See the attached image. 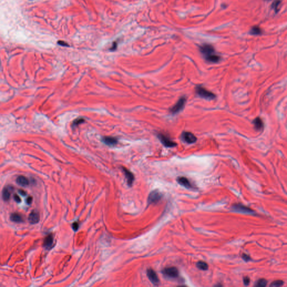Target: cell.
<instances>
[{
	"label": "cell",
	"instance_id": "obj_1",
	"mask_svg": "<svg viewBox=\"0 0 287 287\" xmlns=\"http://www.w3.org/2000/svg\"><path fill=\"white\" fill-rule=\"evenodd\" d=\"M200 51L207 62L217 63L220 60L219 56L215 53L214 47L209 44H203L200 48Z\"/></svg>",
	"mask_w": 287,
	"mask_h": 287
},
{
	"label": "cell",
	"instance_id": "obj_2",
	"mask_svg": "<svg viewBox=\"0 0 287 287\" xmlns=\"http://www.w3.org/2000/svg\"><path fill=\"white\" fill-rule=\"evenodd\" d=\"M195 91L196 94L203 99L207 100H213L215 98V95L213 93L207 91L203 87L197 86L195 88Z\"/></svg>",
	"mask_w": 287,
	"mask_h": 287
},
{
	"label": "cell",
	"instance_id": "obj_3",
	"mask_svg": "<svg viewBox=\"0 0 287 287\" xmlns=\"http://www.w3.org/2000/svg\"><path fill=\"white\" fill-rule=\"evenodd\" d=\"M158 137L164 146L168 148H173L177 145V144L171 140V138L166 135L159 134Z\"/></svg>",
	"mask_w": 287,
	"mask_h": 287
},
{
	"label": "cell",
	"instance_id": "obj_4",
	"mask_svg": "<svg viewBox=\"0 0 287 287\" xmlns=\"http://www.w3.org/2000/svg\"><path fill=\"white\" fill-rule=\"evenodd\" d=\"M162 273L164 276L171 279L177 278L179 275L178 269L175 267L166 268L164 269Z\"/></svg>",
	"mask_w": 287,
	"mask_h": 287
},
{
	"label": "cell",
	"instance_id": "obj_5",
	"mask_svg": "<svg viewBox=\"0 0 287 287\" xmlns=\"http://www.w3.org/2000/svg\"><path fill=\"white\" fill-rule=\"evenodd\" d=\"M186 102V99L185 97H182L176 103L173 107H172L170 109V112L172 114H176L180 112L184 108Z\"/></svg>",
	"mask_w": 287,
	"mask_h": 287
},
{
	"label": "cell",
	"instance_id": "obj_6",
	"mask_svg": "<svg viewBox=\"0 0 287 287\" xmlns=\"http://www.w3.org/2000/svg\"><path fill=\"white\" fill-rule=\"evenodd\" d=\"M232 210L234 211V212H237V213L247 214H253L254 213V211L250 208L244 206V205L239 204V203L234 205L233 206Z\"/></svg>",
	"mask_w": 287,
	"mask_h": 287
},
{
	"label": "cell",
	"instance_id": "obj_7",
	"mask_svg": "<svg viewBox=\"0 0 287 287\" xmlns=\"http://www.w3.org/2000/svg\"><path fill=\"white\" fill-rule=\"evenodd\" d=\"M181 138L187 144H193L197 140L196 136L190 132H183L181 135Z\"/></svg>",
	"mask_w": 287,
	"mask_h": 287
},
{
	"label": "cell",
	"instance_id": "obj_8",
	"mask_svg": "<svg viewBox=\"0 0 287 287\" xmlns=\"http://www.w3.org/2000/svg\"><path fill=\"white\" fill-rule=\"evenodd\" d=\"M162 198V194L158 191H154L149 194L148 202L150 203H155L158 202Z\"/></svg>",
	"mask_w": 287,
	"mask_h": 287
},
{
	"label": "cell",
	"instance_id": "obj_9",
	"mask_svg": "<svg viewBox=\"0 0 287 287\" xmlns=\"http://www.w3.org/2000/svg\"><path fill=\"white\" fill-rule=\"evenodd\" d=\"M147 275L149 278V280L154 285H157L159 283V280L158 276L153 269H149L147 270Z\"/></svg>",
	"mask_w": 287,
	"mask_h": 287
},
{
	"label": "cell",
	"instance_id": "obj_10",
	"mask_svg": "<svg viewBox=\"0 0 287 287\" xmlns=\"http://www.w3.org/2000/svg\"><path fill=\"white\" fill-rule=\"evenodd\" d=\"M53 236L52 234H49L47 236L45 237L44 240L43 246L44 247L48 250L50 249L53 244Z\"/></svg>",
	"mask_w": 287,
	"mask_h": 287
},
{
	"label": "cell",
	"instance_id": "obj_11",
	"mask_svg": "<svg viewBox=\"0 0 287 287\" xmlns=\"http://www.w3.org/2000/svg\"><path fill=\"white\" fill-rule=\"evenodd\" d=\"M12 190L13 187L11 186H7L4 188L2 191V197L5 201H7L10 200Z\"/></svg>",
	"mask_w": 287,
	"mask_h": 287
},
{
	"label": "cell",
	"instance_id": "obj_12",
	"mask_svg": "<svg viewBox=\"0 0 287 287\" xmlns=\"http://www.w3.org/2000/svg\"><path fill=\"white\" fill-rule=\"evenodd\" d=\"M29 221L31 224H36L39 221L40 219V216L38 212L36 211H33L30 214H29V217H28Z\"/></svg>",
	"mask_w": 287,
	"mask_h": 287
},
{
	"label": "cell",
	"instance_id": "obj_13",
	"mask_svg": "<svg viewBox=\"0 0 287 287\" xmlns=\"http://www.w3.org/2000/svg\"><path fill=\"white\" fill-rule=\"evenodd\" d=\"M102 142H103L107 145L114 146L118 143V140L116 138L112 136H105L102 138Z\"/></svg>",
	"mask_w": 287,
	"mask_h": 287
},
{
	"label": "cell",
	"instance_id": "obj_14",
	"mask_svg": "<svg viewBox=\"0 0 287 287\" xmlns=\"http://www.w3.org/2000/svg\"><path fill=\"white\" fill-rule=\"evenodd\" d=\"M123 171H124V173L125 175V177L127 179L128 185L131 186L132 185L134 181V176L132 172H131L130 171H128L127 169L125 168H123Z\"/></svg>",
	"mask_w": 287,
	"mask_h": 287
},
{
	"label": "cell",
	"instance_id": "obj_15",
	"mask_svg": "<svg viewBox=\"0 0 287 287\" xmlns=\"http://www.w3.org/2000/svg\"><path fill=\"white\" fill-rule=\"evenodd\" d=\"M177 181L179 184L185 187L186 188H190L192 187L189 180L184 177H181L178 178Z\"/></svg>",
	"mask_w": 287,
	"mask_h": 287
},
{
	"label": "cell",
	"instance_id": "obj_16",
	"mask_svg": "<svg viewBox=\"0 0 287 287\" xmlns=\"http://www.w3.org/2000/svg\"><path fill=\"white\" fill-rule=\"evenodd\" d=\"M253 124L254 125L255 128L256 130L260 131L264 128V122L261 120V118L257 117L253 121Z\"/></svg>",
	"mask_w": 287,
	"mask_h": 287
},
{
	"label": "cell",
	"instance_id": "obj_17",
	"mask_svg": "<svg viewBox=\"0 0 287 287\" xmlns=\"http://www.w3.org/2000/svg\"><path fill=\"white\" fill-rule=\"evenodd\" d=\"M16 182L19 185L22 186H26L29 185V180L25 176H20L17 178Z\"/></svg>",
	"mask_w": 287,
	"mask_h": 287
},
{
	"label": "cell",
	"instance_id": "obj_18",
	"mask_svg": "<svg viewBox=\"0 0 287 287\" xmlns=\"http://www.w3.org/2000/svg\"><path fill=\"white\" fill-rule=\"evenodd\" d=\"M10 219L12 222H16V223H20L23 221L22 217L21 216V215L19 214L18 213H13L11 215Z\"/></svg>",
	"mask_w": 287,
	"mask_h": 287
},
{
	"label": "cell",
	"instance_id": "obj_19",
	"mask_svg": "<svg viewBox=\"0 0 287 287\" xmlns=\"http://www.w3.org/2000/svg\"><path fill=\"white\" fill-rule=\"evenodd\" d=\"M196 266H197V268H199L200 270H203V271L207 270L208 269V265L205 262L202 261L197 262L196 263Z\"/></svg>",
	"mask_w": 287,
	"mask_h": 287
},
{
	"label": "cell",
	"instance_id": "obj_20",
	"mask_svg": "<svg viewBox=\"0 0 287 287\" xmlns=\"http://www.w3.org/2000/svg\"><path fill=\"white\" fill-rule=\"evenodd\" d=\"M250 33L252 35H259L261 33V30L258 26H254L251 29Z\"/></svg>",
	"mask_w": 287,
	"mask_h": 287
},
{
	"label": "cell",
	"instance_id": "obj_21",
	"mask_svg": "<svg viewBox=\"0 0 287 287\" xmlns=\"http://www.w3.org/2000/svg\"><path fill=\"white\" fill-rule=\"evenodd\" d=\"M267 283H268V282L265 279H259L256 282V286L260 287H266V285H267Z\"/></svg>",
	"mask_w": 287,
	"mask_h": 287
},
{
	"label": "cell",
	"instance_id": "obj_22",
	"mask_svg": "<svg viewBox=\"0 0 287 287\" xmlns=\"http://www.w3.org/2000/svg\"><path fill=\"white\" fill-rule=\"evenodd\" d=\"M85 122V119L83 118H77L76 120H74L73 123V127H77L78 125H79L81 124H83Z\"/></svg>",
	"mask_w": 287,
	"mask_h": 287
},
{
	"label": "cell",
	"instance_id": "obj_23",
	"mask_svg": "<svg viewBox=\"0 0 287 287\" xmlns=\"http://www.w3.org/2000/svg\"><path fill=\"white\" fill-rule=\"evenodd\" d=\"M280 2H281L279 0H276L275 2H273V5H272V7H273V9H274V10L276 12L279 11V7L280 6Z\"/></svg>",
	"mask_w": 287,
	"mask_h": 287
},
{
	"label": "cell",
	"instance_id": "obj_24",
	"mask_svg": "<svg viewBox=\"0 0 287 287\" xmlns=\"http://www.w3.org/2000/svg\"><path fill=\"white\" fill-rule=\"evenodd\" d=\"M284 282L282 280H276L273 282L271 284L270 286L271 287H280L283 285Z\"/></svg>",
	"mask_w": 287,
	"mask_h": 287
},
{
	"label": "cell",
	"instance_id": "obj_25",
	"mask_svg": "<svg viewBox=\"0 0 287 287\" xmlns=\"http://www.w3.org/2000/svg\"><path fill=\"white\" fill-rule=\"evenodd\" d=\"M32 201H33V197H32V196H29L26 198V203L27 204L30 205V204H31L32 203Z\"/></svg>",
	"mask_w": 287,
	"mask_h": 287
},
{
	"label": "cell",
	"instance_id": "obj_26",
	"mask_svg": "<svg viewBox=\"0 0 287 287\" xmlns=\"http://www.w3.org/2000/svg\"><path fill=\"white\" fill-rule=\"evenodd\" d=\"M14 199L15 201H16L17 203H20L22 201L21 198L16 194H15L14 195Z\"/></svg>",
	"mask_w": 287,
	"mask_h": 287
},
{
	"label": "cell",
	"instance_id": "obj_27",
	"mask_svg": "<svg viewBox=\"0 0 287 287\" xmlns=\"http://www.w3.org/2000/svg\"><path fill=\"white\" fill-rule=\"evenodd\" d=\"M242 258H243V259H244L245 261H250V260H251L250 257L248 255L246 254L243 255Z\"/></svg>",
	"mask_w": 287,
	"mask_h": 287
},
{
	"label": "cell",
	"instance_id": "obj_28",
	"mask_svg": "<svg viewBox=\"0 0 287 287\" xmlns=\"http://www.w3.org/2000/svg\"><path fill=\"white\" fill-rule=\"evenodd\" d=\"M250 279H249L248 277H245V278H244V282L245 285H248L250 284Z\"/></svg>",
	"mask_w": 287,
	"mask_h": 287
},
{
	"label": "cell",
	"instance_id": "obj_29",
	"mask_svg": "<svg viewBox=\"0 0 287 287\" xmlns=\"http://www.w3.org/2000/svg\"><path fill=\"white\" fill-rule=\"evenodd\" d=\"M73 229L74 230V231H77V229L79 228V224H78L77 223V222H75V223H73Z\"/></svg>",
	"mask_w": 287,
	"mask_h": 287
},
{
	"label": "cell",
	"instance_id": "obj_30",
	"mask_svg": "<svg viewBox=\"0 0 287 287\" xmlns=\"http://www.w3.org/2000/svg\"><path fill=\"white\" fill-rule=\"evenodd\" d=\"M19 193L20 195H22V196H26V193L24 190H19Z\"/></svg>",
	"mask_w": 287,
	"mask_h": 287
},
{
	"label": "cell",
	"instance_id": "obj_31",
	"mask_svg": "<svg viewBox=\"0 0 287 287\" xmlns=\"http://www.w3.org/2000/svg\"><path fill=\"white\" fill-rule=\"evenodd\" d=\"M58 43L61 45V46H69V45L67 44L65 42H63V41H59L58 42Z\"/></svg>",
	"mask_w": 287,
	"mask_h": 287
},
{
	"label": "cell",
	"instance_id": "obj_32",
	"mask_svg": "<svg viewBox=\"0 0 287 287\" xmlns=\"http://www.w3.org/2000/svg\"><path fill=\"white\" fill-rule=\"evenodd\" d=\"M117 45V44L116 43V42H114L113 44L112 47L111 48V50L114 51V50L116 49Z\"/></svg>",
	"mask_w": 287,
	"mask_h": 287
},
{
	"label": "cell",
	"instance_id": "obj_33",
	"mask_svg": "<svg viewBox=\"0 0 287 287\" xmlns=\"http://www.w3.org/2000/svg\"><path fill=\"white\" fill-rule=\"evenodd\" d=\"M266 1H270V0H266Z\"/></svg>",
	"mask_w": 287,
	"mask_h": 287
}]
</instances>
